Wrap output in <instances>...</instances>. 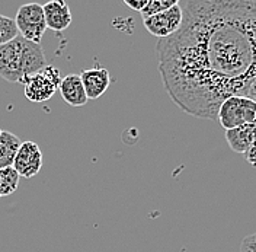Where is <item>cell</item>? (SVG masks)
I'll use <instances>...</instances> for the list:
<instances>
[{"label": "cell", "mask_w": 256, "mask_h": 252, "mask_svg": "<svg viewBox=\"0 0 256 252\" xmlns=\"http://www.w3.org/2000/svg\"><path fill=\"white\" fill-rule=\"evenodd\" d=\"M182 25L158 41L163 86L178 108L217 121L256 80V0H186Z\"/></svg>", "instance_id": "6da1fadb"}, {"label": "cell", "mask_w": 256, "mask_h": 252, "mask_svg": "<svg viewBox=\"0 0 256 252\" xmlns=\"http://www.w3.org/2000/svg\"><path fill=\"white\" fill-rule=\"evenodd\" d=\"M0 78L10 83H22L28 78L26 40L20 35L0 46Z\"/></svg>", "instance_id": "7a4b0ae2"}, {"label": "cell", "mask_w": 256, "mask_h": 252, "mask_svg": "<svg viewBox=\"0 0 256 252\" xmlns=\"http://www.w3.org/2000/svg\"><path fill=\"white\" fill-rule=\"evenodd\" d=\"M256 118V102L248 96H230L220 105L217 120L224 130L252 124Z\"/></svg>", "instance_id": "3957f363"}, {"label": "cell", "mask_w": 256, "mask_h": 252, "mask_svg": "<svg viewBox=\"0 0 256 252\" xmlns=\"http://www.w3.org/2000/svg\"><path fill=\"white\" fill-rule=\"evenodd\" d=\"M25 86V98L31 102H46L58 91L62 73L56 66H46L41 72L28 76L22 82Z\"/></svg>", "instance_id": "277c9868"}, {"label": "cell", "mask_w": 256, "mask_h": 252, "mask_svg": "<svg viewBox=\"0 0 256 252\" xmlns=\"http://www.w3.org/2000/svg\"><path fill=\"white\" fill-rule=\"evenodd\" d=\"M15 24L18 32L24 40L40 44L44 32L47 30L42 6L38 3L22 5L16 12Z\"/></svg>", "instance_id": "5b68a950"}, {"label": "cell", "mask_w": 256, "mask_h": 252, "mask_svg": "<svg viewBox=\"0 0 256 252\" xmlns=\"http://www.w3.org/2000/svg\"><path fill=\"white\" fill-rule=\"evenodd\" d=\"M182 18H184L182 8L178 2L175 6L169 8L168 11H163L158 15L143 19V24L144 28L152 35L158 37L159 40H163V38L174 35L180 28Z\"/></svg>", "instance_id": "8992f818"}, {"label": "cell", "mask_w": 256, "mask_h": 252, "mask_svg": "<svg viewBox=\"0 0 256 252\" xmlns=\"http://www.w3.org/2000/svg\"><path fill=\"white\" fill-rule=\"evenodd\" d=\"M12 168L22 178H32V176L38 175V172L42 168L41 147L31 140L22 142L18 153H16Z\"/></svg>", "instance_id": "52a82bcc"}, {"label": "cell", "mask_w": 256, "mask_h": 252, "mask_svg": "<svg viewBox=\"0 0 256 252\" xmlns=\"http://www.w3.org/2000/svg\"><path fill=\"white\" fill-rule=\"evenodd\" d=\"M88 99H98L106 92L111 85L110 72L104 67H95L83 70L79 75Z\"/></svg>", "instance_id": "ba28073f"}, {"label": "cell", "mask_w": 256, "mask_h": 252, "mask_svg": "<svg viewBox=\"0 0 256 252\" xmlns=\"http://www.w3.org/2000/svg\"><path fill=\"white\" fill-rule=\"evenodd\" d=\"M42 11L46 16L47 28L51 31L63 32L70 27L73 21L70 8L63 0H50L42 6Z\"/></svg>", "instance_id": "9c48e42d"}, {"label": "cell", "mask_w": 256, "mask_h": 252, "mask_svg": "<svg viewBox=\"0 0 256 252\" xmlns=\"http://www.w3.org/2000/svg\"><path fill=\"white\" fill-rule=\"evenodd\" d=\"M62 98L70 107H83L88 104V96L79 75H67L58 86Z\"/></svg>", "instance_id": "30bf717a"}, {"label": "cell", "mask_w": 256, "mask_h": 252, "mask_svg": "<svg viewBox=\"0 0 256 252\" xmlns=\"http://www.w3.org/2000/svg\"><path fill=\"white\" fill-rule=\"evenodd\" d=\"M254 133H255L254 123L252 124H244V126L227 130L226 131V140H227L228 146L232 147L233 152L244 155L249 150L250 144H252Z\"/></svg>", "instance_id": "8fae6325"}, {"label": "cell", "mask_w": 256, "mask_h": 252, "mask_svg": "<svg viewBox=\"0 0 256 252\" xmlns=\"http://www.w3.org/2000/svg\"><path fill=\"white\" fill-rule=\"evenodd\" d=\"M20 144L22 142L16 134L2 130L0 133V169L10 168L14 165V160Z\"/></svg>", "instance_id": "7c38bea8"}, {"label": "cell", "mask_w": 256, "mask_h": 252, "mask_svg": "<svg viewBox=\"0 0 256 252\" xmlns=\"http://www.w3.org/2000/svg\"><path fill=\"white\" fill-rule=\"evenodd\" d=\"M19 179H20V176L18 175V172L12 166L0 169V198L14 194L18 189Z\"/></svg>", "instance_id": "4fadbf2b"}, {"label": "cell", "mask_w": 256, "mask_h": 252, "mask_svg": "<svg viewBox=\"0 0 256 252\" xmlns=\"http://www.w3.org/2000/svg\"><path fill=\"white\" fill-rule=\"evenodd\" d=\"M16 37H19V32L16 28L15 19L0 15V46L15 40Z\"/></svg>", "instance_id": "5bb4252c"}, {"label": "cell", "mask_w": 256, "mask_h": 252, "mask_svg": "<svg viewBox=\"0 0 256 252\" xmlns=\"http://www.w3.org/2000/svg\"><path fill=\"white\" fill-rule=\"evenodd\" d=\"M178 3V0H148L146 8L140 12V15L143 19H147L150 16H154L163 12V11H168L169 8L175 6Z\"/></svg>", "instance_id": "9a60e30c"}, {"label": "cell", "mask_w": 256, "mask_h": 252, "mask_svg": "<svg viewBox=\"0 0 256 252\" xmlns=\"http://www.w3.org/2000/svg\"><path fill=\"white\" fill-rule=\"evenodd\" d=\"M239 252H256V233L248 235L242 240Z\"/></svg>", "instance_id": "2e32d148"}, {"label": "cell", "mask_w": 256, "mask_h": 252, "mask_svg": "<svg viewBox=\"0 0 256 252\" xmlns=\"http://www.w3.org/2000/svg\"><path fill=\"white\" fill-rule=\"evenodd\" d=\"M254 127H255L254 140H252V144H250L249 150L244 153V156H246V160H248L252 166H255L256 168V118H255V121H254Z\"/></svg>", "instance_id": "e0dca14e"}, {"label": "cell", "mask_w": 256, "mask_h": 252, "mask_svg": "<svg viewBox=\"0 0 256 252\" xmlns=\"http://www.w3.org/2000/svg\"><path fill=\"white\" fill-rule=\"evenodd\" d=\"M147 2H148V0H126L124 3L127 5L130 9H132V11H136V12H142L144 8H146Z\"/></svg>", "instance_id": "ac0fdd59"}, {"label": "cell", "mask_w": 256, "mask_h": 252, "mask_svg": "<svg viewBox=\"0 0 256 252\" xmlns=\"http://www.w3.org/2000/svg\"><path fill=\"white\" fill-rule=\"evenodd\" d=\"M244 96H248V98H250L252 101H255L256 102V80L248 88V91H246V95Z\"/></svg>", "instance_id": "d6986e66"}, {"label": "cell", "mask_w": 256, "mask_h": 252, "mask_svg": "<svg viewBox=\"0 0 256 252\" xmlns=\"http://www.w3.org/2000/svg\"><path fill=\"white\" fill-rule=\"evenodd\" d=\"M0 133H2V128H0Z\"/></svg>", "instance_id": "ffe728a7"}]
</instances>
